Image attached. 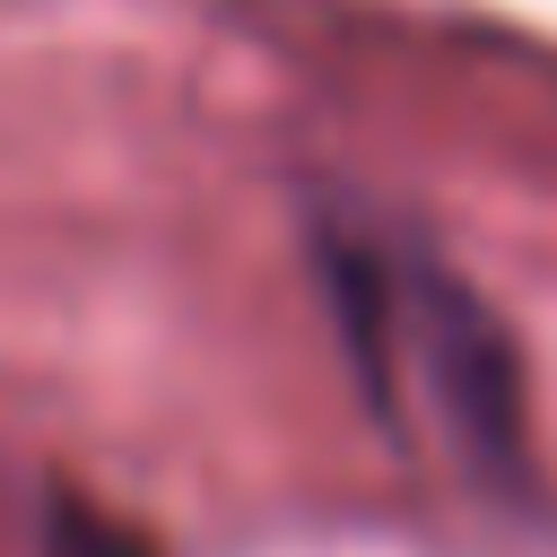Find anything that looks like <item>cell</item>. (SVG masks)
Wrapping results in <instances>:
<instances>
[{
	"label": "cell",
	"instance_id": "obj_1",
	"mask_svg": "<svg viewBox=\"0 0 557 557\" xmlns=\"http://www.w3.org/2000/svg\"><path fill=\"white\" fill-rule=\"evenodd\" d=\"M322 270H331L339 331L357 339L366 383H374V366H383V348L400 331L426 392H435V409H444V426L461 435V453L487 461V470H513L522 461V366H513L505 322L435 261H374L357 244H331Z\"/></svg>",
	"mask_w": 557,
	"mask_h": 557
},
{
	"label": "cell",
	"instance_id": "obj_2",
	"mask_svg": "<svg viewBox=\"0 0 557 557\" xmlns=\"http://www.w3.org/2000/svg\"><path fill=\"white\" fill-rule=\"evenodd\" d=\"M44 557H157L148 531L96 513L87 496H52V522H44Z\"/></svg>",
	"mask_w": 557,
	"mask_h": 557
}]
</instances>
